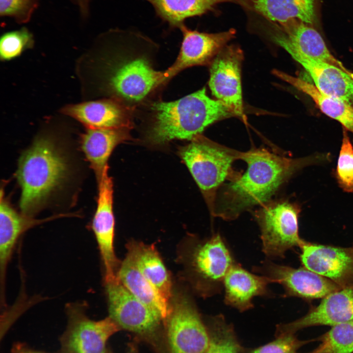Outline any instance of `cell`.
Here are the masks:
<instances>
[{"label":"cell","mask_w":353,"mask_h":353,"mask_svg":"<svg viewBox=\"0 0 353 353\" xmlns=\"http://www.w3.org/2000/svg\"><path fill=\"white\" fill-rule=\"evenodd\" d=\"M330 158L328 153L290 158L264 148L242 152L241 160L247 163V170L243 175L238 173L219 188L212 216L235 220L243 212L270 201L282 184L299 171L328 162Z\"/></svg>","instance_id":"cell-1"},{"label":"cell","mask_w":353,"mask_h":353,"mask_svg":"<svg viewBox=\"0 0 353 353\" xmlns=\"http://www.w3.org/2000/svg\"><path fill=\"white\" fill-rule=\"evenodd\" d=\"M152 106L154 121L148 138L154 145L175 139L191 140L211 124L236 116L222 102L209 98L205 88L176 101L157 102Z\"/></svg>","instance_id":"cell-2"},{"label":"cell","mask_w":353,"mask_h":353,"mask_svg":"<svg viewBox=\"0 0 353 353\" xmlns=\"http://www.w3.org/2000/svg\"><path fill=\"white\" fill-rule=\"evenodd\" d=\"M68 171L66 161L50 138H37L21 156L17 177L21 188L22 213L32 217Z\"/></svg>","instance_id":"cell-3"},{"label":"cell","mask_w":353,"mask_h":353,"mask_svg":"<svg viewBox=\"0 0 353 353\" xmlns=\"http://www.w3.org/2000/svg\"><path fill=\"white\" fill-rule=\"evenodd\" d=\"M179 153L198 185L211 215L216 195L226 180L238 173L232 169L234 161L241 160L242 152L214 142L199 134Z\"/></svg>","instance_id":"cell-4"},{"label":"cell","mask_w":353,"mask_h":353,"mask_svg":"<svg viewBox=\"0 0 353 353\" xmlns=\"http://www.w3.org/2000/svg\"><path fill=\"white\" fill-rule=\"evenodd\" d=\"M186 243L183 259L192 287L203 298L219 294L227 274L237 262L227 243L218 233L203 239L192 237Z\"/></svg>","instance_id":"cell-5"},{"label":"cell","mask_w":353,"mask_h":353,"mask_svg":"<svg viewBox=\"0 0 353 353\" xmlns=\"http://www.w3.org/2000/svg\"><path fill=\"white\" fill-rule=\"evenodd\" d=\"M300 212L298 204L286 200L270 201L255 211L262 252L268 258H283L286 251L303 244L299 233Z\"/></svg>","instance_id":"cell-6"},{"label":"cell","mask_w":353,"mask_h":353,"mask_svg":"<svg viewBox=\"0 0 353 353\" xmlns=\"http://www.w3.org/2000/svg\"><path fill=\"white\" fill-rule=\"evenodd\" d=\"M85 302L67 303L66 329L60 337V353H106L108 339L120 328L110 317L95 321L86 313Z\"/></svg>","instance_id":"cell-7"},{"label":"cell","mask_w":353,"mask_h":353,"mask_svg":"<svg viewBox=\"0 0 353 353\" xmlns=\"http://www.w3.org/2000/svg\"><path fill=\"white\" fill-rule=\"evenodd\" d=\"M166 321L170 353H206L208 330L187 295L178 294L174 298Z\"/></svg>","instance_id":"cell-8"},{"label":"cell","mask_w":353,"mask_h":353,"mask_svg":"<svg viewBox=\"0 0 353 353\" xmlns=\"http://www.w3.org/2000/svg\"><path fill=\"white\" fill-rule=\"evenodd\" d=\"M104 283L108 316L120 328L145 334L154 331L163 321L158 312L135 297L118 278Z\"/></svg>","instance_id":"cell-9"},{"label":"cell","mask_w":353,"mask_h":353,"mask_svg":"<svg viewBox=\"0 0 353 353\" xmlns=\"http://www.w3.org/2000/svg\"><path fill=\"white\" fill-rule=\"evenodd\" d=\"M253 271L281 284L283 297L305 300L324 298L342 288L331 280L305 267L294 268L276 264L269 260L253 267Z\"/></svg>","instance_id":"cell-10"},{"label":"cell","mask_w":353,"mask_h":353,"mask_svg":"<svg viewBox=\"0 0 353 353\" xmlns=\"http://www.w3.org/2000/svg\"><path fill=\"white\" fill-rule=\"evenodd\" d=\"M243 53L239 47L225 46L210 64L209 86L213 95L244 120L241 68Z\"/></svg>","instance_id":"cell-11"},{"label":"cell","mask_w":353,"mask_h":353,"mask_svg":"<svg viewBox=\"0 0 353 353\" xmlns=\"http://www.w3.org/2000/svg\"><path fill=\"white\" fill-rule=\"evenodd\" d=\"M108 167L98 180L97 207L92 228L97 241L104 270V283L118 278L121 263L114 250L115 220L113 211V181L108 174Z\"/></svg>","instance_id":"cell-12"},{"label":"cell","mask_w":353,"mask_h":353,"mask_svg":"<svg viewBox=\"0 0 353 353\" xmlns=\"http://www.w3.org/2000/svg\"><path fill=\"white\" fill-rule=\"evenodd\" d=\"M303 266L339 285L353 286V247L317 244L304 240L300 247Z\"/></svg>","instance_id":"cell-13"},{"label":"cell","mask_w":353,"mask_h":353,"mask_svg":"<svg viewBox=\"0 0 353 353\" xmlns=\"http://www.w3.org/2000/svg\"><path fill=\"white\" fill-rule=\"evenodd\" d=\"M168 78L166 71L155 70L143 57H137L117 66L109 78V89L127 100H141Z\"/></svg>","instance_id":"cell-14"},{"label":"cell","mask_w":353,"mask_h":353,"mask_svg":"<svg viewBox=\"0 0 353 353\" xmlns=\"http://www.w3.org/2000/svg\"><path fill=\"white\" fill-rule=\"evenodd\" d=\"M272 23V39L284 49L291 48L314 59L348 70L331 54L320 33L310 25L297 19Z\"/></svg>","instance_id":"cell-15"},{"label":"cell","mask_w":353,"mask_h":353,"mask_svg":"<svg viewBox=\"0 0 353 353\" xmlns=\"http://www.w3.org/2000/svg\"><path fill=\"white\" fill-rule=\"evenodd\" d=\"M179 28L183 33V40L176 62L166 70L169 78L186 68L211 64L236 33L233 28L214 33L200 32L188 28L184 24Z\"/></svg>","instance_id":"cell-16"},{"label":"cell","mask_w":353,"mask_h":353,"mask_svg":"<svg viewBox=\"0 0 353 353\" xmlns=\"http://www.w3.org/2000/svg\"><path fill=\"white\" fill-rule=\"evenodd\" d=\"M353 320V286L327 295L320 303L302 317L277 326L276 335L295 333L304 328L317 326H334Z\"/></svg>","instance_id":"cell-17"},{"label":"cell","mask_w":353,"mask_h":353,"mask_svg":"<svg viewBox=\"0 0 353 353\" xmlns=\"http://www.w3.org/2000/svg\"><path fill=\"white\" fill-rule=\"evenodd\" d=\"M291 56L308 73L322 92L350 102L353 99V72L309 57L297 50Z\"/></svg>","instance_id":"cell-18"},{"label":"cell","mask_w":353,"mask_h":353,"mask_svg":"<svg viewBox=\"0 0 353 353\" xmlns=\"http://www.w3.org/2000/svg\"><path fill=\"white\" fill-rule=\"evenodd\" d=\"M270 283L272 282L268 277L253 274L236 262L224 279V302L240 312L249 310L253 307L254 297L271 296L268 288Z\"/></svg>","instance_id":"cell-19"},{"label":"cell","mask_w":353,"mask_h":353,"mask_svg":"<svg viewBox=\"0 0 353 353\" xmlns=\"http://www.w3.org/2000/svg\"><path fill=\"white\" fill-rule=\"evenodd\" d=\"M55 216L45 219H35L20 214L5 201L1 190L0 203V296L4 297L7 268L13 249L20 236L32 227L61 217Z\"/></svg>","instance_id":"cell-20"},{"label":"cell","mask_w":353,"mask_h":353,"mask_svg":"<svg viewBox=\"0 0 353 353\" xmlns=\"http://www.w3.org/2000/svg\"><path fill=\"white\" fill-rule=\"evenodd\" d=\"M62 112L78 121L87 128H113L130 126L127 110L112 100L70 104Z\"/></svg>","instance_id":"cell-21"},{"label":"cell","mask_w":353,"mask_h":353,"mask_svg":"<svg viewBox=\"0 0 353 353\" xmlns=\"http://www.w3.org/2000/svg\"><path fill=\"white\" fill-rule=\"evenodd\" d=\"M129 128H87L82 135L81 148L98 180L108 168L107 162L114 149L131 139Z\"/></svg>","instance_id":"cell-22"},{"label":"cell","mask_w":353,"mask_h":353,"mask_svg":"<svg viewBox=\"0 0 353 353\" xmlns=\"http://www.w3.org/2000/svg\"><path fill=\"white\" fill-rule=\"evenodd\" d=\"M127 254L144 277L159 295L170 303L173 298L169 273L153 244L131 241L126 245Z\"/></svg>","instance_id":"cell-23"},{"label":"cell","mask_w":353,"mask_h":353,"mask_svg":"<svg viewBox=\"0 0 353 353\" xmlns=\"http://www.w3.org/2000/svg\"><path fill=\"white\" fill-rule=\"evenodd\" d=\"M247 7L274 23L297 19L309 25L316 21L315 0H240Z\"/></svg>","instance_id":"cell-24"},{"label":"cell","mask_w":353,"mask_h":353,"mask_svg":"<svg viewBox=\"0 0 353 353\" xmlns=\"http://www.w3.org/2000/svg\"><path fill=\"white\" fill-rule=\"evenodd\" d=\"M274 74L308 96L321 111L340 123L347 130L353 133V106L344 100L326 94L313 84L283 72L275 71Z\"/></svg>","instance_id":"cell-25"},{"label":"cell","mask_w":353,"mask_h":353,"mask_svg":"<svg viewBox=\"0 0 353 353\" xmlns=\"http://www.w3.org/2000/svg\"><path fill=\"white\" fill-rule=\"evenodd\" d=\"M117 277L135 297L158 312L163 321L167 320L171 312L170 303L159 295L127 254L121 262Z\"/></svg>","instance_id":"cell-26"},{"label":"cell","mask_w":353,"mask_h":353,"mask_svg":"<svg viewBox=\"0 0 353 353\" xmlns=\"http://www.w3.org/2000/svg\"><path fill=\"white\" fill-rule=\"evenodd\" d=\"M157 15L171 26L179 27L187 18L201 16L228 0H145Z\"/></svg>","instance_id":"cell-27"},{"label":"cell","mask_w":353,"mask_h":353,"mask_svg":"<svg viewBox=\"0 0 353 353\" xmlns=\"http://www.w3.org/2000/svg\"><path fill=\"white\" fill-rule=\"evenodd\" d=\"M208 332L209 342L206 353H242L232 325L223 315L210 318Z\"/></svg>","instance_id":"cell-28"},{"label":"cell","mask_w":353,"mask_h":353,"mask_svg":"<svg viewBox=\"0 0 353 353\" xmlns=\"http://www.w3.org/2000/svg\"><path fill=\"white\" fill-rule=\"evenodd\" d=\"M319 345L309 353L353 352V320L332 326L317 338Z\"/></svg>","instance_id":"cell-29"},{"label":"cell","mask_w":353,"mask_h":353,"mask_svg":"<svg viewBox=\"0 0 353 353\" xmlns=\"http://www.w3.org/2000/svg\"><path fill=\"white\" fill-rule=\"evenodd\" d=\"M335 175L338 185L344 191L353 192V146L346 129L343 132Z\"/></svg>","instance_id":"cell-30"},{"label":"cell","mask_w":353,"mask_h":353,"mask_svg":"<svg viewBox=\"0 0 353 353\" xmlns=\"http://www.w3.org/2000/svg\"><path fill=\"white\" fill-rule=\"evenodd\" d=\"M33 44V36L25 28L7 32L0 38V59L4 61L14 59Z\"/></svg>","instance_id":"cell-31"},{"label":"cell","mask_w":353,"mask_h":353,"mask_svg":"<svg viewBox=\"0 0 353 353\" xmlns=\"http://www.w3.org/2000/svg\"><path fill=\"white\" fill-rule=\"evenodd\" d=\"M312 340H300L294 333L281 334L277 335L272 342L249 353H301L298 351L300 348Z\"/></svg>","instance_id":"cell-32"},{"label":"cell","mask_w":353,"mask_h":353,"mask_svg":"<svg viewBox=\"0 0 353 353\" xmlns=\"http://www.w3.org/2000/svg\"><path fill=\"white\" fill-rule=\"evenodd\" d=\"M37 5V0H0V14L14 18L20 23L26 22Z\"/></svg>","instance_id":"cell-33"},{"label":"cell","mask_w":353,"mask_h":353,"mask_svg":"<svg viewBox=\"0 0 353 353\" xmlns=\"http://www.w3.org/2000/svg\"><path fill=\"white\" fill-rule=\"evenodd\" d=\"M11 353H46L34 350L24 343L17 342L11 349Z\"/></svg>","instance_id":"cell-34"},{"label":"cell","mask_w":353,"mask_h":353,"mask_svg":"<svg viewBox=\"0 0 353 353\" xmlns=\"http://www.w3.org/2000/svg\"><path fill=\"white\" fill-rule=\"evenodd\" d=\"M106 353H108L107 352H106Z\"/></svg>","instance_id":"cell-35"}]
</instances>
